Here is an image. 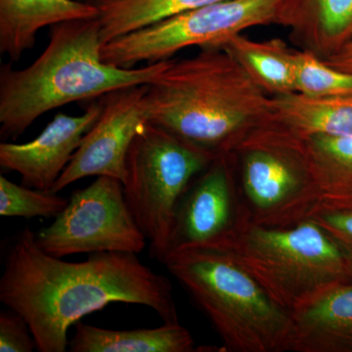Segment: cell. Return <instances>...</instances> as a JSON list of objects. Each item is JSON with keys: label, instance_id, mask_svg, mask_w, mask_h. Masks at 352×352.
<instances>
[{"label": "cell", "instance_id": "ffe728a7", "mask_svg": "<svg viewBox=\"0 0 352 352\" xmlns=\"http://www.w3.org/2000/svg\"><path fill=\"white\" fill-rule=\"evenodd\" d=\"M226 0H97L103 45L177 14Z\"/></svg>", "mask_w": 352, "mask_h": 352}, {"label": "cell", "instance_id": "7a4b0ae2", "mask_svg": "<svg viewBox=\"0 0 352 352\" xmlns=\"http://www.w3.org/2000/svg\"><path fill=\"white\" fill-rule=\"evenodd\" d=\"M148 122L214 155L274 120L271 96L223 48L168 60L148 85Z\"/></svg>", "mask_w": 352, "mask_h": 352}, {"label": "cell", "instance_id": "5bb4252c", "mask_svg": "<svg viewBox=\"0 0 352 352\" xmlns=\"http://www.w3.org/2000/svg\"><path fill=\"white\" fill-rule=\"evenodd\" d=\"M276 24L302 50L326 60L352 41V0H281Z\"/></svg>", "mask_w": 352, "mask_h": 352}, {"label": "cell", "instance_id": "9c48e42d", "mask_svg": "<svg viewBox=\"0 0 352 352\" xmlns=\"http://www.w3.org/2000/svg\"><path fill=\"white\" fill-rule=\"evenodd\" d=\"M44 252L57 256L118 252L140 254L147 239L132 215L124 185L117 178L98 176L78 189L52 223L36 234Z\"/></svg>", "mask_w": 352, "mask_h": 352}, {"label": "cell", "instance_id": "9a60e30c", "mask_svg": "<svg viewBox=\"0 0 352 352\" xmlns=\"http://www.w3.org/2000/svg\"><path fill=\"white\" fill-rule=\"evenodd\" d=\"M94 3L78 0H0V52L19 61L36 43L41 29L98 17Z\"/></svg>", "mask_w": 352, "mask_h": 352}, {"label": "cell", "instance_id": "2e32d148", "mask_svg": "<svg viewBox=\"0 0 352 352\" xmlns=\"http://www.w3.org/2000/svg\"><path fill=\"white\" fill-rule=\"evenodd\" d=\"M196 349L193 336L179 322L120 331L78 321L75 336L69 342L72 352H193Z\"/></svg>", "mask_w": 352, "mask_h": 352}, {"label": "cell", "instance_id": "44dd1931", "mask_svg": "<svg viewBox=\"0 0 352 352\" xmlns=\"http://www.w3.org/2000/svg\"><path fill=\"white\" fill-rule=\"evenodd\" d=\"M69 199L51 190L31 188L0 176V215L6 217L55 219Z\"/></svg>", "mask_w": 352, "mask_h": 352}, {"label": "cell", "instance_id": "d4e9b609", "mask_svg": "<svg viewBox=\"0 0 352 352\" xmlns=\"http://www.w3.org/2000/svg\"><path fill=\"white\" fill-rule=\"evenodd\" d=\"M323 61L333 68L352 74V41L342 46L336 54Z\"/></svg>", "mask_w": 352, "mask_h": 352}, {"label": "cell", "instance_id": "277c9868", "mask_svg": "<svg viewBox=\"0 0 352 352\" xmlns=\"http://www.w3.org/2000/svg\"><path fill=\"white\" fill-rule=\"evenodd\" d=\"M163 264L207 316L226 351H289L292 314L230 252L185 250Z\"/></svg>", "mask_w": 352, "mask_h": 352}, {"label": "cell", "instance_id": "4fadbf2b", "mask_svg": "<svg viewBox=\"0 0 352 352\" xmlns=\"http://www.w3.org/2000/svg\"><path fill=\"white\" fill-rule=\"evenodd\" d=\"M291 314L289 351L352 352V281L324 289Z\"/></svg>", "mask_w": 352, "mask_h": 352}, {"label": "cell", "instance_id": "8992f818", "mask_svg": "<svg viewBox=\"0 0 352 352\" xmlns=\"http://www.w3.org/2000/svg\"><path fill=\"white\" fill-rule=\"evenodd\" d=\"M232 154L241 198L254 223L293 226L318 210L300 134L273 120L248 134Z\"/></svg>", "mask_w": 352, "mask_h": 352}, {"label": "cell", "instance_id": "6da1fadb", "mask_svg": "<svg viewBox=\"0 0 352 352\" xmlns=\"http://www.w3.org/2000/svg\"><path fill=\"white\" fill-rule=\"evenodd\" d=\"M0 302L24 317L41 352L66 351L69 328L110 303L143 305L164 323L179 322L170 279L136 254L94 252L69 263L44 252L29 226L7 245Z\"/></svg>", "mask_w": 352, "mask_h": 352}, {"label": "cell", "instance_id": "5b68a950", "mask_svg": "<svg viewBox=\"0 0 352 352\" xmlns=\"http://www.w3.org/2000/svg\"><path fill=\"white\" fill-rule=\"evenodd\" d=\"M226 251L289 314L333 285L352 281V261L314 219L268 227L248 219Z\"/></svg>", "mask_w": 352, "mask_h": 352}, {"label": "cell", "instance_id": "484cf974", "mask_svg": "<svg viewBox=\"0 0 352 352\" xmlns=\"http://www.w3.org/2000/svg\"><path fill=\"white\" fill-rule=\"evenodd\" d=\"M78 1L85 2V3H94L97 0H78Z\"/></svg>", "mask_w": 352, "mask_h": 352}, {"label": "cell", "instance_id": "ac0fdd59", "mask_svg": "<svg viewBox=\"0 0 352 352\" xmlns=\"http://www.w3.org/2000/svg\"><path fill=\"white\" fill-rule=\"evenodd\" d=\"M274 120L300 135L352 136L351 96L300 94L271 96Z\"/></svg>", "mask_w": 352, "mask_h": 352}, {"label": "cell", "instance_id": "e0dca14e", "mask_svg": "<svg viewBox=\"0 0 352 352\" xmlns=\"http://www.w3.org/2000/svg\"><path fill=\"white\" fill-rule=\"evenodd\" d=\"M300 138L318 193V210L352 212V136Z\"/></svg>", "mask_w": 352, "mask_h": 352}, {"label": "cell", "instance_id": "30bf717a", "mask_svg": "<svg viewBox=\"0 0 352 352\" xmlns=\"http://www.w3.org/2000/svg\"><path fill=\"white\" fill-rule=\"evenodd\" d=\"M248 219L233 154L217 155L178 203L166 258L185 250L224 249Z\"/></svg>", "mask_w": 352, "mask_h": 352}, {"label": "cell", "instance_id": "3957f363", "mask_svg": "<svg viewBox=\"0 0 352 352\" xmlns=\"http://www.w3.org/2000/svg\"><path fill=\"white\" fill-rule=\"evenodd\" d=\"M98 19L52 25L45 50L27 68L0 69V135L16 139L44 113L73 102L101 98L132 85H149L168 60L135 68L105 63Z\"/></svg>", "mask_w": 352, "mask_h": 352}, {"label": "cell", "instance_id": "ba28073f", "mask_svg": "<svg viewBox=\"0 0 352 352\" xmlns=\"http://www.w3.org/2000/svg\"><path fill=\"white\" fill-rule=\"evenodd\" d=\"M281 0H226L171 16L104 44L101 58L120 68L170 60L185 48H221L250 28L276 24Z\"/></svg>", "mask_w": 352, "mask_h": 352}, {"label": "cell", "instance_id": "7c38bea8", "mask_svg": "<svg viewBox=\"0 0 352 352\" xmlns=\"http://www.w3.org/2000/svg\"><path fill=\"white\" fill-rule=\"evenodd\" d=\"M102 102L92 103L80 116L58 113L41 134L27 143H1L0 166L15 171L25 186L51 190L98 120Z\"/></svg>", "mask_w": 352, "mask_h": 352}, {"label": "cell", "instance_id": "7402d4cb", "mask_svg": "<svg viewBox=\"0 0 352 352\" xmlns=\"http://www.w3.org/2000/svg\"><path fill=\"white\" fill-rule=\"evenodd\" d=\"M296 91L314 97L351 96L352 74L340 71L307 50H295Z\"/></svg>", "mask_w": 352, "mask_h": 352}, {"label": "cell", "instance_id": "52a82bcc", "mask_svg": "<svg viewBox=\"0 0 352 352\" xmlns=\"http://www.w3.org/2000/svg\"><path fill=\"white\" fill-rule=\"evenodd\" d=\"M217 156L153 122H146L136 133L122 185L152 258L164 263L178 203Z\"/></svg>", "mask_w": 352, "mask_h": 352}, {"label": "cell", "instance_id": "d6986e66", "mask_svg": "<svg viewBox=\"0 0 352 352\" xmlns=\"http://www.w3.org/2000/svg\"><path fill=\"white\" fill-rule=\"evenodd\" d=\"M221 48L270 96L296 91L295 50H289L281 38L256 41L239 34Z\"/></svg>", "mask_w": 352, "mask_h": 352}, {"label": "cell", "instance_id": "603a6c76", "mask_svg": "<svg viewBox=\"0 0 352 352\" xmlns=\"http://www.w3.org/2000/svg\"><path fill=\"white\" fill-rule=\"evenodd\" d=\"M36 342L27 320L8 308L0 314V351L32 352Z\"/></svg>", "mask_w": 352, "mask_h": 352}, {"label": "cell", "instance_id": "8fae6325", "mask_svg": "<svg viewBox=\"0 0 352 352\" xmlns=\"http://www.w3.org/2000/svg\"><path fill=\"white\" fill-rule=\"evenodd\" d=\"M148 85H132L101 97L98 120L83 138L51 191H60L89 176H110L124 182L132 141L148 122Z\"/></svg>", "mask_w": 352, "mask_h": 352}, {"label": "cell", "instance_id": "cb8c5ba5", "mask_svg": "<svg viewBox=\"0 0 352 352\" xmlns=\"http://www.w3.org/2000/svg\"><path fill=\"white\" fill-rule=\"evenodd\" d=\"M337 241L352 261V212L318 210L310 217Z\"/></svg>", "mask_w": 352, "mask_h": 352}]
</instances>
